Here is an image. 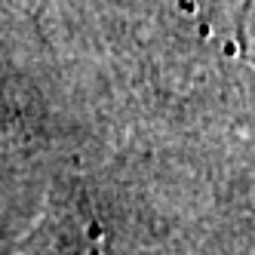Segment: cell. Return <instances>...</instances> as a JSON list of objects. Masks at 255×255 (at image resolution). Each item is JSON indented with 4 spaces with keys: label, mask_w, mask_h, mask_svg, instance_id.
Wrapping results in <instances>:
<instances>
[{
    "label": "cell",
    "mask_w": 255,
    "mask_h": 255,
    "mask_svg": "<svg viewBox=\"0 0 255 255\" xmlns=\"http://www.w3.org/2000/svg\"><path fill=\"white\" fill-rule=\"evenodd\" d=\"M19 255H102L99 222L77 197H56L22 240Z\"/></svg>",
    "instance_id": "obj_1"
}]
</instances>
